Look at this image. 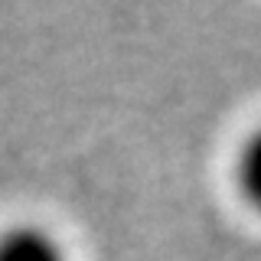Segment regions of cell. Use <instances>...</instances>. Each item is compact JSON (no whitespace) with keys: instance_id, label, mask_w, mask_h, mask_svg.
<instances>
[{"instance_id":"1","label":"cell","mask_w":261,"mask_h":261,"mask_svg":"<svg viewBox=\"0 0 261 261\" xmlns=\"http://www.w3.org/2000/svg\"><path fill=\"white\" fill-rule=\"evenodd\" d=\"M0 261H65V251L43 228L20 225L0 235Z\"/></svg>"}]
</instances>
